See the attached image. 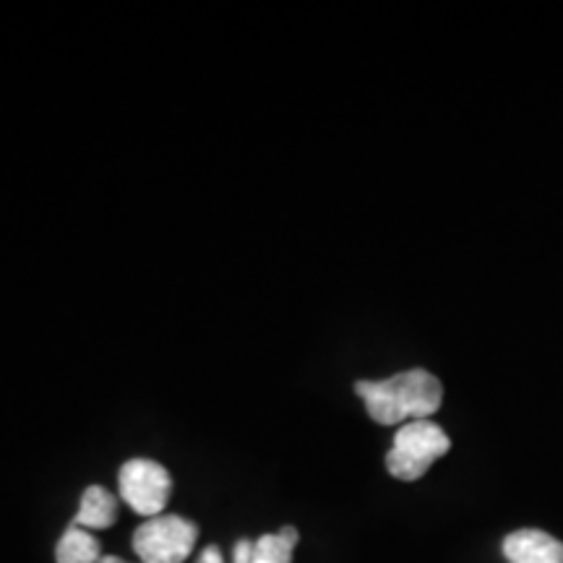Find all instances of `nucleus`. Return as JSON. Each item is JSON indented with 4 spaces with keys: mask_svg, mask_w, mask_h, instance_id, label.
Returning <instances> with one entry per match:
<instances>
[{
    "mask_svg": "<svg viewBox=\"0 0 563 563\" xmlns=\"http://www.w3.org/2000/svg\"><path fill=\"white\" fill-rule=\"evenodd\" d=\"M199 527L178 514H159L133 532V551L141 563H183L194 553Z\"/></svg>",
    "mask_w": 563,
    "mask_h": 563,
    "instance_id": "nucleus-3",
    "label": "nucleus"
},
{
    "mask_svg": "<svg viewBox=\"0 0 563 563\" xmlns=\"http://www.w3.org/2000/svg\"><path fill=\"white\" fill-rule=\"evenodd\" d=\"M509 563H563V543L543 530H517L504 540Z\"/></svg>",
    "mask_w": 563,
    "mask_h": 563,
    "instance_id": "nucleus-5",
    "label": "nucleus"
},
{
    "mask_svg": "<svg viewBox=\"0 0 563 563\" xmlns=\"http://www.w3.org/2000/svg\"><path fill=\"white\" fill-rule=\"evenodd\" d=\"M355 394L365 410L382 426H399L410 420H428L441 407L443 386L433 373L412 368L384 382H357Z\"/></svg>",
    "mask_w": 563,
    "mask_h": 563,
    "instance_id": "nucleus-1",
    "label": "nucleus"
},
{
    "mask_svg": "<svg viewBox=\"0 0 563 563\" xmlns=\"http://www.w3.org/2000/svg\"><path fill=\"white\" fill-rule=\"evenodd\" d=\"M118 519V501L110 490L102 485H89L81 496L79 514H76L74 525L81 530H108Z\"/></svg>",
    "mask_w": 563,
    "mask_h": 563,
    "instance_id": "nucleus-6",
    "label": "nucleus"
},
{
    "mask_svg": "<svg viewBox=\"0 0 563 563\" xmlns=\"http://www.w3.org/2000/svg\"><path fill=\"white\" fill-rule=\"evenodd\" d=\"M55 561L58 563H100L102 545H100V540L91 538L87 530L70 525L66 534L60 538L58 548H55Z\"/></svg>",
    "mask_w": 563,
    "mask_h": 563,
    "instance_id": "nucleus-7",
    "label": "nucleus"
},
{
    "mask_svg": "<svg viewBox=\"0 0 563 563\" xmlns=\"http://www.w3.org/2000/svg\"><path fill=\"white\" fill-rule=\"evenodd\" d=\"M251 553H253L251 540H238V543H235V559H232V563H251ZM199 563H224L220 548H217V545L203 548L201 555H199Z\"/></svg>",
    "mask_w": 563,
    "mask_h": 563,
    "instance_id": "nucleus-9",
    "label": "nucleus"
},
{
    "mask_svg": "<svg viewBox=\"0 0 563 563\" xmlns=\"http://www.w3.org/2000/svg\"><path fill=\"white\" fill-rule=\"evenodd\" d=\"M452 449L449 435L431 420H410L394 435L391 452L386 454V470L397 481H420L435 460Z\"/></svg>",
    "mask_w": 563,
    "mask_h": 563,
    "instance_id": "nucleus-2",
    "label": "nucleus"
},
{
    "mask_svg": "<svg viewBox=\"0 0 563 563\" xmlns=\"http://www.w3.org/2000/svg\"><path fill=\"white\" fill-rule=\"evenodd\" d=\"M118 488H121V498L133 511L146 519H154L165 511L167 501H170L173 481L159 462L131 460L118 473Z\"/></svg>",
    "mask_w": 563,
    "mask_h": 563,
    "instance_id": "nucleus-4",
    "label": "nucleus"
},
{
    "mask_svg": "<svg viewBox=\"0 0 563 563\" xmlns=\"http://www.w3.org/2000/svg\"><path fill=\"white\" fill-rule=\"evenodd\" d=\"M100 563H129V561L118 559V555H102V561H100Z\"/></svg>",
    "mask_w": 563,
    "mask_h": 563,
    "instance_id": "nucleus-10",
    "label": "nucleus"
},
{
    "mask_svg": "<svg viewBox=\"0 0 563 563\" xmlns=\"http://www.w3.org/2000/svg\"><path fill=\"white\" fill-rule=\"evenodd\" d=\"M298 538L300 534L295 527H282L279 532L262 534V538L253 543L251 563H292Z\"/></svg>",
    "mask_w": 563,
    "mask_h": 563,
    "instance_id": "nucleus-8",
    "label": "nucleus"
}]
</instances>
